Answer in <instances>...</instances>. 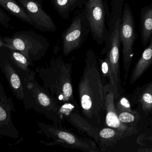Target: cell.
Instances as JSON below:
<instances>
[{
  "label": "cell",
  "mask_w": 152,
  "mask_h": 152,
  "mask_svg": "<svg viewBox=\"0 0 152 152\" xmlns=\"http://www.w3.org/2000/svg\"><path fill=\"white\" fill-rule=\"evenodd\" d=\"M78 90L81 115L89 124L98 127L104 110V82L96 54L91 49L86 52Z\"/></svg>",
  "instance_id": "obj_1"
},
{
  "label": "cell",
  "mask_w": 152,
  "mask_h": 152,
  "mask_svg": "<svg viewBox=\"0 0 152 152\" xmlns=\"http://www.w3.org/2000/svg\"><path fill=\"white\" fill-rule=\"evenodd\" d=\"M120 37L122 47V61L126 75H127L133 57V46L136 38L134 22L132 11L126 4L121 18Z\"/></svg>",
  "instance_id": "obj_8"
},
{
  "label": "cell",
  "mask_w": 152,
  "mask_h": 152,
  "mask_svg": "<svg viewBox=\"0 0 152 152\" xmlns=\"http://www.w3.org/2000/svg\"><path fill=\"white\" fill-rule=\"evenodd\" d=\"M115 107L118 113L122 112H133L130 102L125 97H120L115 104Z\"/></svg>",
  "instance_id": "obj_24"
},
{
  "label": "cell",
  "mask_w": 152,
  "mask_h": 152,
  "mask_svg": "<svg viewBox=\"0 0 152 152\" xmlns=\"http://www.w3.org/2000/svg\"><path fill=\"white\" fill-rule=\"evenodd\" d=\"M141 36L144 46H145L152 35V4L146 8L141 19Z\"/></svg>",
  "instance_id": "obj_19"
},
{
  "label": "cell",
  "mask_w": 152,
  "mask_h": 152,
  "mask_svg": "<svg viewBox=\"0 0 152 152\" xmlns=\"http://www.w3.org/2000/svg\"><path fill=\"white\" fill-rule=\"evenodd\" d=\"M118 114L121 122L134 127H136L141 118L139 113L135 111L133 112H122Z\"/></svg>",
  "instance_id": "obj_23"
},
{
  "label": "cell",
  "mask_w": 152,
  "mask_h": 152,
  "mask_svg": "<svg viewBox=\"0 0 152 152\" xmlns=\"http://www.w3.org/2000/svg\"><path fill=\"white\" fill-rule=\"evenodd\" d=\"M40 132L52 142H41L47 145H59L66 148L77 149L86 152H102L97 144L89 137L77 135L63 126L50 125L42 122L37 123Z\"/></svg>",
  "instance_id": "obj_4"
},
{
  "label": "cell",
  "mask_w": 152,
  "mask_h": 152,
  "mask_svg": "<svg viewBox=\"0 0 152 152\" xmlns=\"http://www.w3.org/2000/svg\"><path fill=\"white\" fill-rule=\"evenodd\" d=\"M12 111H15L12 99L7 98L0 82V135L16 138L19 134L12 121Z\"/></svg>",
  "instance_id": "obj_14"
},
{
  "label": "cell",
  "mask_w": 152,
  "mask_h": 152,
  "mask_svg": "<svg viewBox=\"0 0 152 152\" xmlns=\"http://www.w3.org/2000/svg\"><path fill=\"white\" fill-rule=\"evenodd\" d=\"M136 151L138 152H152V145L143 146V147L139 148Z\"/></svg>",
  "instance_id": "obj_27"
},
{
  "label": "cell",
  "mask_w": 152,
  "mask_h": 152,
  "mask_svg": "<svg viewBox=\"0 0 152 152\" xmlns=\"http://www.w3.org/2000/svg\"><path fill=\"white\" fill-rule=\"evenodd\" d=\"M139 92L138 103L145 113L149 115L152 112V80L144 85Z\"/></svg>",
  "instance_id": "obj_20"
},
{
  "label": "cell",
  "mask_w": 152,
  "mask_h": 152,
  "mask_svg": "<svg viewBox=\"0 0 152 152\" xmlns=\"http://www.w3.org/2000/svg\"><path fill=\"white\" fill-rule=\"evenodd\" d=\"M98 62L101 68L100 70L103 79L104 84L109 83L111 86L113 91L114 81L108 57L105 55L104 59H98Z\"/></svg>",
  "instance_id": "obj_22"
},
{
  "label": "cell",
  "mask_w": 152,
  "mask_h": 152,
  "mask_svg": "<svg viewBox=\"0 0 152 152\" xmlns=\"http://www.w3.org/2000/svg\"><path fill=\"white\" fill-rule=\"evenodd\" d=\"M2 39L4 47L20 52L32 63L44 56L50 46L46 38L31 30L18 31Z\"/></svg>",
  "instance_id": "obj_5"
},
{
  "label": "cell",
  "mask_w": 152,
  "mask_h": 152,
  "mask_svg": "<svg viewBox=\"0 0 152 152\" xmlns=\"http://www.w3.org/2000/svg\"><path fill=\"white\" fill-rule=\"evenodd\" d=\"M152 65V37L150 45L143 52L133 69L130 78L131 84L140 78Z\"/></svg>",
  "instance_id": "obj_15"
},
{
  "label": "cell",
  "mask_w": 152,
  "mask_h": 152,
  "mask_svg": "<svg viewBox=\"0 0 152 152\" xmlns=\"http://www.w3.org/2000/svg\"><path fill=\"white\" fill-rule=\"evenodd\" d=\"M61 116L64 117L79 133L93 139L98 145L99 128L89 124L80 112V109L72 104H64L60 107Z\"/></svg>",
  "instance_id": "obj_12"
},
{
  "label": "cell",
  "mask_w": 152,
  "mask_h": 152,
  "mask_svg": "<svg viewBox=\"0 0 152 152\" xmlns=\"http://www.w3.org/2000/svg\"><path fill=\"white\" fill-rule=\"evenodd\" d=\"M4 43L2 38H0V48L4 46Z\"/></svg>",
  "instance_id": "obj_28"
},
{
  "label": "cell",
  "mask_w": 152,
  "mask_h": 152,
  "mask_svg": "<svg viewBox=\"0 0 152 152\" xmlns=\"http://www.w3.org/2000/svg\"><path fill=\"white\" fill-rule=\"evenodd\" d=\"M10 16L0 7V24L7 28L10 26Z\"/></svg>",
  "instance_id": "obj_25"
},
{
  "label": "cell",
  "mask_w": 152,
  "mask_h": 152,
  "mask_svg": "<svg viewBox=\"0 0 152 152\" xmlns=\"http://www.w3.org/2000/svg\"><path fill=\"white\" fill-rule=\"evenodd\" d=\"M0 7L19 19L35 27L32 20L23 7L16 0H0Z\"/></svg>",
  "instance_id": "obj_18"
},
{
  "label": "cell",
  "mask_w": 152,
  "mask_h": 152,
  "mask_svg": "<svg viewBox=\"0 0 152 152\" xmlns=\"http://www.w3.org/2000/svg\"><path fill=\"white\" fill-rule=\"evenodd\" d=\"M8 49L11 59L18 71L26 73L33 72L30 67L33 65V63L29 61V60L20 52L10 48Z\"/></svg>",
  "instance_id": "obj_21"
},
{
  "label": "cell",
  "mask_w": 152,
  "mask_h": 152,
  "mask_svg": "<svg viewBox=\"0 0 152 152\" xmlns=\"http://www.w3.org/2000/svg\"><path fill=\"white\" fill-rule=\"evenodd\" d=\"M98 137V146L102 152L105 151L106 148L113 146L119 141L125 138L122 134L116 129L108 127L99 128Z\"/></svg>",
  "instance_id": "obj_16"
},
{
  "label": "cell",
  "mask_w": 152,
  "mask_h": 152,
  "mask_svg": "<svg viewBox=\"0 0 152 152\" xmlns=\"http://www.w3.org/2000/svg\"><path fill=\"white\" fill-rule=\"evenodd\" d=\"M25 10L34 24L35 28L43 32H54L57 27L52 19L36 0H16Z\"/></svg>",
  "instance_id": "obj_13"
},
{
  "label": "cell",
  "mask_w": 152,
  "mask_h": 152,
  "mask_svg": "<svg viewBox=\"0 0 152 152\" xmlns=\"http://www.w3.org/2000/svg\"><path fill=\"white\" fill-rule=\"evenodd\" d=\"M121 18H118L116 20L112 29L109 32V40L105 43V46L101 52L102 54H106L109 59L114 81L113 92L115 100L118 98L121 84L120 71Z\"/></svg>",
  "instance_id": "obj_9"
},
{
  "label": "cell",
  "mask_w": 152,
  "mask_h": 152,
  "mask_svg": "<svg viewBox=\"0 0 152 152\" xmlns=\"http://www.w3.org/2000/svg\"><path fill=\"white\" fill-rule=\"evenodd\" d=\"M18 72L23 85L25 108L43 115L53 125L63 126L60 105L50 92L37 82L35 72L26 73L18 70Z\"/></svg>",
  "instance_id": "obj_3"
},
{
  "label": "cell",
  "mask_w": 152,
  "mask_h": 152,
  "mask_svg": "<svg viewBox=\"0 0 152 152\" xmlns=\"http://www.w3.org/2000/svg\"><path fill=\"white\" fill-rule=\"evenodd\" d=\"M86 0H51L57 12L64 19H67L77 8L84 6Z\"/></svg>",
  "instance_id": "obj_17"
},
{
  "label": "cell",
  "mask_w": 152,
  "mask_h": 152,
  "mask_svg": "<svg viewBox=\"0 0 152 152\" xmlns=\"http://www.w3.org/2000/svg\"><path fill=\"white\" fill-rule=\"evenodd\" d=\"M72 63L66 62L61 57H53L48 66L37 68L36 72L43 87L55 98L60 106L72 104L80 109L74 97L72 84Z\"/></svg>",
  "instance_id": "obj_2"
},
{
  "label": "cell",
  "mask_w": 152,
  "mask_h": 152,
  "mask_svg": "<svg viewBox=\"0 0 152 152\" xmlns=\"http://www.w3.org/2000/svg\"><path fill=\"white\" fill-rule=\"evenodd\" d=\"M84 6L93 39L98 44L106 43L109 38L106 25L110 16L107 0H86Z\"/></svg>",
  "instance_id": "obj_6"
},
{
  "label": "cell",
  "mask_w": 152,
  "mask_h": 152,
  "mask_svg": "<svg viewBox=\"0 0 152 152\" xmlns=\"http://www.w3.org/2000/svg\"><path fill=\"white\" fill-rule=\"evenodd\" d=\"M104 94L106 127L116 129L122 134L125 138L137 134L139 131L136 127L123 124L119 120L115 107L113 90L109 83L104 84Z\"/></svg>",
  "instance_id": "obj_10"
},
{
  "label": "cell",
  "mask_w": 152,
  "mask_h": 152,
  "mask_svg": "<svg viewBox=\"0 0 152 152\" xmlns=\"http://www.w3.org/2000/svg\"><path fill=\"white\" fill-rule=\"evenodd\" d=\"M89 33V26L83 9L76 15L61 36L63 55L67 56L73 51L80 48Z\"/></svg>",
  "instance_id": "obj_7"
},
{
  "label": "cell",
  "mask_w": 152,
  "mask_h": 152,
  "mask_svg": "<svg viewBox=\"0 0 152 152\" xmlns=\"http://www.w3.org/2000/svg\"><path fill=\"white\" fill-rule=\"evenodd\" d=\"M0 69L14 95L18 100L23 101L24 93L21 77L11 59L9 49L4 46L0 48Z\"/></svg>",
  "instance_id": "obj_11"
},
{
  "label": "cell",
  "mask_w": 152,
  "mask_h": 152,
  "mask_svg": "<svg viewBox=\"0 0 152 152\" xmlns=\"http://www.w3.org/2000/svg\"><path fill=\"white\" fill-rule=\"evenodd\" d=\"M139 138V143L143 146L152 145V134L149 136L141 135Z\"/></svg>",
  "instance_id": "obj_26"
}]
</instances>
